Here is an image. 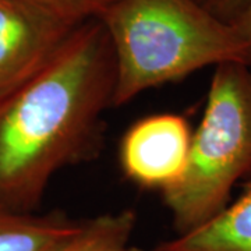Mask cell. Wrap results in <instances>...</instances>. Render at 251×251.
<instances>
[{
  "label": "cell",
  "mask_w": 251,
  "mask_h": 251,
  "mask_svg": "<svg viewBox=\"0 0 251 251\" xmlns=\"http://www.w3.org/2000/svg\"><path fill=\"white\" fill-rule=\"evenodd\" d=\"M115 88L113 46L92 18L39 72L0 94V204L34 212L56 173L98 156Z\"/></svg>",
  "instance_id": "1"
},
{
  "label": "cell",
  "mask_w": 251,
  "mask_h": 251,
  "mask_svg": "<svg viewBox=\"0 0 251 251\" xmlns=\"http://www.w3.org/2000/svg\"><path fill=\"white\" fill-rule=\"evenodd\" d=\"M99 20L116 59L113 108L208 66L246 63L233 25L196 0H116Z\"/></svg>",
  "instance_id": "2"
},
{
  "label": "cell",
  "mask_w": 251,
  "mask_h": 251,
  "mask_svg": "<svg viewBox=\"0 0 251 251\" xmlns=\"http://www.w3.org/2000/svg\"><path fill=\"white\" fill-rule=\"evenodd\" d=\"M251 172V69L243 62L218 64L205 110L191 135L186 171L162 191L176 236L211 221L229 204L230 191Z\"/></svg>",
  "instance_id": "3"
},
{
  "label": "cell",
  "mask_w": 251,
  "mask_h": 251,
  "mask_svg": "<svg viewBox=\"0 0 251 251\" xmlns=\"http://www.w3.org/2000/svg\"><path fill=\"white\" fill-rule=\"evenodd\" d=\"M82 23L24 0H0V94L32 77Z\"/></svg>",
  "instance_id": "4"
},
{
  "label": "cell",
  "mask_w": 251,
  "mask_h": 251,
  "mask_svg": "<svg viewBox=\"0 0 251 251\" xmlns=\"http://www.w3.org/2000/svg\"><path fill=\"white\" fill-rule=\"evenodd\" d=\"M187 120L159 113L135 122L122 138L119 162L126 177L145 188L161 191L183 176L191 145Z\"/></svg>",
  "instance_id": "5"
},
{
  "label": "cell",
  "mask_w": 251,
  "mask_h": 251,
  "mask_svg": "<svg viewBox=\"0 0 251 251\" xmlns=\"http://www.w3.org/2000/svg\"><path fill=\"white\" fill-rule=\"evenodd\" d=\"M152 251H251V180L242 196L211 221Z\"/></svg>",
  "instance_id": "6"
},
{
  "label": "cell",
  "mask_w": 251,
  "mask_h": 251,
  "mask_svg": "<svg viewBox=\"0 0 251 251\" xmlns=\"http://www.w3.org/2000/svg\"><path fill=\"white\" fill-rule=\"evenodd\" d=\"M82 225L63 212H24L0 204V251H48Z\"/></svg>",
  "instance_id": "7"
},
{
  "label": "cell",
  "mask_w": 251,
  "mask_h": 251,
  "mask_svg": "<svg viewBox=\"0 0 251 251\" xmlns=\"http://www.w3.org/2000/svg\"><path fill=\"white\" fill-rule=\"evenodd\" d=\"M137 226L133 209L84 219L77 232L48 251H128Z\"/></svg>",
  "instance_id": "8"
},
{
  "label": "cell",
  "mask_w": 251,
  "mask_h": 251,
  "mask_svg": "<svg viewBox=\"0 0 251 251\" xmlns=\"http://www.w3.org/2000/svg\"><path fill=\"white\" fill-rule=\"evenodd\" d=\"M29 3H35L39 6H44L46 9L53 10L56 13L62 14L63 17H67L84 23L92 18H99L112 3L116 0H24Z\"/></svg>",
  "instance_id": "9"
},
{
  "label": "cell",
  "mask_w": 251,
  "mask_h": 251,
  "mask_svg": "<svg viewBox=\"0 0 251 251\" xmlns=\"http://www.w3.org/2000/svg\"><path fill=\"white\" fill-rule=\"evenodd\" d=\"M206 11L219 18L221 21L230 24L244 10L250 6L251 0H196Z\"/></svg>",
  "instance_id": "10"
},
{
  "label": "cell",
  "mask_w": 251,
  "mask_h": 251,
  "mask_svg": "<svg viewBox=\"0 0 251 251\" xmlns=\"http://www.w3.org/2000/svg\"><path fill=\"white\" fill-rule=\"evenodd\" d=\"M246 48V64L251 69V3L237 18L230 23Z\"/></svg>",
  "instance_id": "11"
},
{
  "label": "cell",
  "mask_w": 251,
  "mask_h": 251,
  "mask_svg": "<svg viewBox=\"0 0 251 251\" xmlns=\"http://www.w3.org/2000/svg\"><path fill=\"white\" fill-rule=\"evenodd\" d=\"M128 251H144V250L138 249V247H135V246H131V247H130V250H128Z\"/></svg>",
  "instance_id": "12"
}]
</instances>
